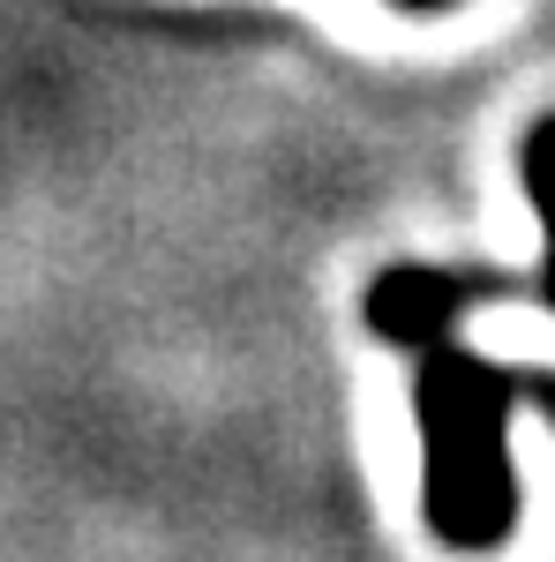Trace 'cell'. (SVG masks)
<instances>
[{
	"label": "cell",
	"mask_w": 555,
	"mask_h": 562,
	"mask_svg": "<svg viewBox=\"0 0 555 562\" xmlns=\"http://www.w3.org/2000/svg\"><path fill=\"white\" fill-rule=\"evenodd\" d=\"M413 8H443V0H413Z\"/></svg>",
	"instance_id": "cell-2"
},
{
	"label": "cell",
	"mask_w": 555,
	"mask_h": 562,
	"mask_svg": "<svg viewBox=\"0 0 555 562\" xmlns=\"http://www.w3.org/2000/svg\"><path fill=\"white\" fill-rule=\"evenodd\" d=\"M525 173H533V195L548 211V240H555V121L525 143ZM548 301H555V256H548Z\"/></svg>",
	"instance_id": "cell-1"
}]
</instances>
